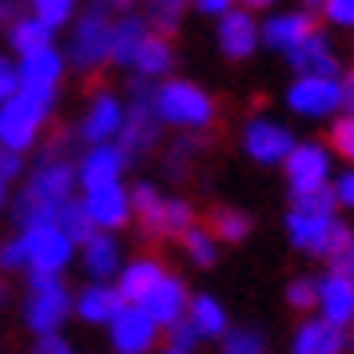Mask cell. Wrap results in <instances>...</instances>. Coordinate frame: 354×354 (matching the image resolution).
<instances>
[{"instance_id": "47", "label": "cell", "mask_w": 354, "mask_h": 354, "mask_svg": "<svg viewBox=\"0 0 354 354\" xmlns=\"http://www.w3.org/2000/svg\"><path fill=\"white\" fill-rule=\"evenodd\" d=\"M20 171V151H12L8 144H0V179H12Z\"/></svg>"}, {"instance_id": "53", "label": "cell", "mask_w": 354, "mask_h": 354, "mask_svg": "<svg viewBox=\"0 0 354 354\" xmlns=\"http://www.w3.org/2000/svg\"><path fill=\"white\" fill-rule=\"evenodd\" d=\"M306 8H322V0H303Z\"/></svg>"}, {"instance_id": "32", "label": "cell", "mask_w": 354, "mask_h": 354, "mask_svg": "<svg viewBox=\"0 0 354 354\" xmlns=\"http://www.w3.org/2000/svg\"><path fill=\"white\" fill-rule=\"evenodd\" d=\"M56 223L72 235V243L92 239V231H96V223H92L88 207H84V203H76V199H64V203H60V219H56Z\"/></svg>"}, {"instance_id": "33", "label": "cell", "mask_w": 354, "mask_h": 354, "mask_svg": "<svg viewBox=\"0 0 354 354\" xmlns=\"http://www.w3.org/2000/svg\"><path fill=\"white\" fill-rule=\"evenodd\" d=\"M183 247H187V255L199 263V267H211L215 263V255H219V243H215V235L211 231H203V227H187L183 231Z\"/></svg>"}, {"instance_id": "4", "label": "cell", "mask_w": 354, "mask_h": 354, "mask_svg": "<svg viewBox=\"0 0 354 354\" xmlns=\"http://www.w3.org/2000/svg\"><path fill=\"white\" fill-rule=\"evenodd\" d=\"M160 112H156V88L144 80L131 84V108L124 112V124H120V136H115V144H120V151L124 156H140V151H147V147L160 140Z\"/></svg>"}, {"instance_id": "20", "label": "cell", "mask_w": 354, "mask_h": 354, "mask_svg": "<svg viewBox=\"0 0 354 354\" xmlns=\"http://www.w3.org/2000/svg\"><path fill=\"white\" fill-rule=\"evenodd\" d=\"M120 124H124V104H120L112 92H100V96L92 100L88 115H84L80 136L88 144H112L115 136H120Z\"/></svg>"}, {"instance_id": "51", "label": "cell", "mask_w": 354, "mask_h": 354, "mask_svg": "<svg viewBox=\"0 0 354 354\" xmlns=\"http://www.w3.org/2000/svg\"><path fill=\"white\" fill-rule=\"evenodd\" d=\"M100 4H108V8H115V12H128L136 0H100Z\"/></svg>"}, {"instance_id": "7", "label": "cell", "mask_w": 354, "mask_h": 354, "mask_svg": "<svg viewBox=\"0 0 354 354\" xmlns=\"http://www.w3.org/2000/svg\"><path fill=\"white\" fill-rule=\"evenodd\" d=\"M28 287H32V299H28V326H32L36 335H52V330H60V322L72 315V295L64 290L60 283V274L52 271H32L28 279Z\"/></svg>"}, {"instance_id": "38", "label": "cell", "mask_w": 354, "mask_h": 354, "mask_svg": "<svg viewBox=\"0 0 354 354\" xmlns=\"http://www.w3.org/2000/svg\"><path fill=\"white\" fill-rule=\"evenodd\" d=\"M223 354H267V342H263L259 330H227Z\"/></svg>"}, {"instance_id": "52", "label": "cell", "mask_w": 354, "mask_h": 354, "mask_svg": "<svg viewBox=\"0 0 354 354\" xmlns=\"http://www.w3.org/2000/svg\"><path fill=\"white\" fill-rule=\"evenodd\" d=\"M243 8H267V4H274V0H239Z\"/></svg>"}, {"instance_id": "6", "label": "cell", "mask_w": 354, "mask_h": 354, "mask_svg": "<svg viewBox=\"0 0 354 354\" xmlns=\"http://www.w3.org/2000/svg\"><path fill=\"white\" fill-rule=\"evenodd\" d=\"M131 211L140 215V223H144L147 235H183V231L195 223L192 203H183V199H163L151 183H140V187L131 192Z\"/></svg>"}, {"instance_id": "43", "label": "cell", "mask_w": 354, "mask_h": 354, "mask_svg": "<svg viewBox=\"0 0 354 354\" xmlns=\"http://www.w3.org/2000/svg\"><path fill=\"white\" fill-rule=\"evenodd\" d=\"M330 192H335L338 207H351V211H354V163L335 179V183H330Z\"/></svg>"}, {"instance_id": "39", "label": "cell", "mask_w": 354, "mask_h": 354, "mask_svg": "<svg viewBox=\"0 0 354 354\" xmlns=\"http://www.w3.org/2000/svg\"><path fill=\"white\" fill-rule=\"evenodd\" d=\"M330 147H335L342 160L354 163V115L351 112L335 120V128H330Z\"/></svg>"}, {"instance_id": "3", "label": "cell", "mask_w": 354, "mask_h": 354, "mask_svg": "<svg viewBox=\"0 0 354 354\" xmlns=\"http://www.w3.org/2000/svg\"><path fill=\"white\" fill-rule=\"evenodd\" d=\"M156 112L171 128H207L215 120V104L192 80H167L156 88Z\"/></svg>"}, {"instance_id": "30", "label": "cell", "mask_w": 354, "mask_h": 354, "mask_svg": "<svg viewBox=\"0 0 354 354\" xmlns=\"http://www.w3.org/2000/svg\"><path fill=\"white\" fill-rule=\"evenodd\" d=\"M247 231H251V219L235 207H215L211 215V235L223 243H243L247 239Z\"/></svg>"}, {"instance_id": "17", "label": "cell", "mask_w": 354, "mask_h": 354, "mask_svg": "<svg viewBox=\"0 0 354 354\" xmlns=\"http://www.w3.org/2000/svg\"><path fill=\"white\" fill-rule=\"evenodd\" d=\"M351 346V335H346V326H338L330 319H310L303 322L295 338H290V354H342Z\"/></svg>"}, {"instance_id": "26", "label": "cell", "mask_w": 354, "mask_h": 354, "mask_svg": "<svg viewBox=\"0 0 354 354\" xmlns=\"http://www.w3.org/2000/svg\"><path fill=\"white\" fill-rule=\"evenodd\" d=\"M187 319H192V326L199 330V338H223L227 335V310H223V303L211 299V295L187 299Z\"/></svg>"}, {"instance_id": "29", "label": "cell", "mask_w": 354, "mask_h": 354, "mask_svg": "<svg viewBox=\"0 0 354 354\" xmlns=\"http://www.w3.org/2000/svg\"><path fill=\"white\" fill-rule=\"evenodd\" d=\"M147 36V24L140 17H124L120 24H112V44H108V56L115 64H131L136 60V48Z\"/></svg>"}, {"instance_id": "37", "label": "cell", "mask_w": 354, "mask_h": 354, "mask_svg": "<svg viewBox=\"0 0 354 354\" xmlns=\"http://www.w3.org/2000/svg\"><path fill=\"white\" fill-rule=\"evenodd\" d=\"M287 303L295 306V310H319V279H295V283H290L287 287Z\"/></svg>"}, {"instance_id": "8", "label": "cell", "mask_w": 354, "mask_h": 354, "mask_svg": "<svg viewBox=\"0 0 354 354\" xmlns=\"http://www.w3.org/2000/svg\"><path fill=\"white\" fill-rule=\"evenodd\" d=\"M287 108L306 120H326L342 108V80L338 76H319V72H299L287 88Z\"/></svg>"}, {"instance_id": "18", "label": "cell", "mask_w": 354, "mask_h": 354, "mask_svg": "<svg viewBox=\"0 0 354 354\" xmlns=\"http://www.w3.org/2000/svg\"><path fill=\"white\" fill-rule=\"evenodd\" d=\"M319 315L338 322V326H351L354 322V274L326 271V279H319Z\"/></svg>"}, {"instance_id": "22", "label": "cell", "mask_w": 354, "mask_h": 354, "mask_svg": "<svg viewBox=\"0 0 354 354\" xmlns=\"http://www.w3.org/2000/svg\"><path fill=\"white\" fill-rule=\"evenodd\" d=\"M124 163H128V156L120 151V144H92V151L80 160V183L84 192L88 187H100V183H115V179L124 176Z\"/></svg>"}, {"instance_id": "35", "label": "cell", "mask_w": 354, "mask_h": 354, "mask_svg": "<svg viewBox=\"0 0 354 354\" xmlns=\"http://www.w3.org/2000/svg\"><path fill=\"white\" fill-rule=\"evenodd\" d=\"M147 8V20L160 28V32H171L183 17V8H187V0H144Z\"/></svg>"}, {"instance_id": "40", "label": "cell", "mask_w": 354, "mask_h": 354, "mask_svg": "<svg viewBox=\"0 0 354 354\" xmlns=\"http://www.w3.org/2000/svg\"><path fill=\"white\" fill-rule=\"evenodd\" d=\"M322 12L335 28H354V0H322Z\"/></svg>"}, {"instance_id": "28", "label": "cell", "mask_w": 354, "mask_h": 354, "mask_svg": "<svg viewBox=\"0 0 354 354\" xmlns=\"http://www.w3.org/2000/svg\"><path fill=\"white\" fill-rule=\"evenodd\" d=\"M131 68L140 72V76H163L167 68H171V44L163 40V36L147 32L144 40H140V48H136V60H131Z\"/></svg>"}, {"instance_id": "45", "label": "cell", "mask_w": 354, "mask_h": 354, "mask_svg": "<svg viewBox=\"0 0 354 354\" xmlns=\"http://www.w3.org/2000/svg\"><path fill=\"white\" fill-rule=\"evenodd\" d=\"M187 156H195V144H192V140H179V144L171 147L167 171H171V176H183V171H187Z\"/></svg>"}, {"instance_id": "11", "label": "cell", "mask_w": 354, "mask_h": 354, "mask_svg": "<svg viewBox=\"0 0 354 354\" xmlns=\"http://www.w3.org/2000/svg\"><path fill=\"white\" fill-rule=\"evenodd\" d=\"M283 167H287L290 195H306V192H319V187H330V147L295 144L290 156L283 160Z\"/></svg>"}, {"instance_id": "5", "label": "cell", "mask_w": 354, "mask_h": 354, "mask_svg": "<svg viewBox=\"0 0 354 354\" xmlns=\"http://www.w3.org/2000/svg\"><path fill=\"white\" fill-rule=\"evenodd\" d=\"M44 115H48V100L32 96L24 88L17 96L0 100V144H8L12 151H28L44 128Z\"/></svg>"}, {"instance_id": "1", "label": "cell", "mask_w": 354, "mask_h": 354, "mask_svg": "<svg viewBox=\"0 0 354 354\" xmlns=\"http://www.w3.org/2000/svg\"><path fill=\"white\" fill-rule=\"evenodd\" d=\"M335 207H338V199L330 187L295 195V203L287 211V239L299 251H306V255H326V247H330V239L338 231Z\"/></svg>"}, {"instance_id": "31", "label": "cell", "mask_w": 354, "mask_h": 354, "mask_svg": "<svg viewBox=\"0 0 354 354\" xmlns=\"http://www.w3.org/2000/svg\"><path fill=\"white\" fill-rule=\"evenodd\" d=\"M44 44H52V28L40 17L12 20V48H17L20 56H24V52H32V48H44Z\"/></svg>"}, {"instance_id": "56", "label": "cell", "mask_w": 354, "mask_h": 354, "mask_svg": "<svg viewBox=\"0 0 354 354\" xmlns=\"http://www.w3.org/2000/svg\"><path fill=\"white\" fill-rule=\"evenodd\" d=\"M167 354H192V351H179V346H171V351H167Z\"/></svg>"}, {"instance_id": "19", "label": "cell", "mask_w": 354, "mask_h": 354, "mask_svg": "<svg viewBox=\"0 0 354 354\" xmlns=\"http://www.w3.org/2000/svg\"><path fill=\"white\" fill-rule=\"evenodd\" d=\"M140 306L156 319V326H171V322H179L187 315V287L179 279H171V274H163L160 283L140 299Z\"/></svg>"}, {"instance_id": "36", "label": "cell", "mask_w": 354, "mask_h": 354, "mask_svg": "<svg viewBox=\"0 0 354 354\" xmlns=\"http://www.w3.org/2000/svg\"><path fill=\"white\" fill-rule=\"evenodd\" d=\"M32 4V12L48 28H60V24H68L72 20V12H76V0H28Z\"/></svg>"}, {"instance_id": "2", "label": "cell", "mask_w": 354, "mask_h": 354, "mask_svg": "<svg viewBox=\"0 0 354 354\" xmlns=\"http://www.w3.org/2000/svg\"><path fill=\"white\" fill-rule=\"evenodd\" d=\"M72 187H76V167H68L60 160H48L28 179V192L20 195V203H17V219L24 227L56 223L60 219V203L72 199Z\"/></svg>"}, {"instance_id": "12", "label": "cell", "mask_w": 354, "mask_h": 354, "mask_svg": "<svg viewBox=\"0 0 354 354\" xmlns=\"http://www.w3.org/2000/svg\"><path fill=\"white\" fill-rule=\"evenodd\" d=\"M108 326H112V346L120 354H147L156 346V335H160L156 319L140 303H124Z\"/></svg>"}, {"instance_id": "46", "label": "cell", "mask_w": 354, "mask_h": 354, "mask_svg": "<svg viewBox=\"0 0 354 354\" xmlns=\"http://www.w3.org/2000/svg\"><path fill=\"white\" fill-rule=\"evenodd\" d=\"M32 354H76V351H72L64 338L52 330V335H40V342H36V351H32Z\"/></svg>"}, {"instance_id": "50", "label": "cell", "mask_w": 354, "mask_h": 354, "mask_svg": "<svg viewBox=\"0 0 354 354\" xmlns=\"http://www.w3.org/2000/svg\"><path fill=\"white\" fill-rule=\"evenodd\" d=\"M342 108L354 115V68L346 72V76H342Z\"/></svg>"}, {"instance_id": "42", "label": "cell", "mask_w": 354, "mask_h": 354, "mask_svg": "<svg viewBox=\"0 0 354 354\" xmlns=\"http://www.w3.org/2000/svg\"><path fill=\"white\" fill-rule=\"evenodd\" d=\"M0 267L4 271H17V267H28V251H24V239H12L0 247Z\"/></svg>"}, {"instance_id": "24", "label": "cell", "mask_w": 354, "mask_h": 354, "mask_svg": "<svg viewBox=\"0 0 354 354\" xmlns=\"http://www.w3.org/2000/svg\"><path fill=\"white\" fill-rule=\"evenodd\" d=\"M80 247H84V267L96 283H108L112 274H120V243L112 239V231L96 227L92 239H84Z\"/></svg>"}, {"instance_id": "9", "label": "cell", "mask_w": 354, "mask_h": 354, "mask_svg": "<svg viewBox=\"0 0 354 354\" xmlns=\"http://www.w3.org/2000/svg\"><path fill=\"white\" fill-rule=\"evenodd\" d=\"M24 251H28V271H52L60 274L72 259V235H68L60 223H36L24 227Z\"/></svg>"}, {"instance_id": "41", "label": "cell", "mask_w": 354, "mask_h": 354, "mask_svg": "<svg viewBox=\"0 0 354 354\" xmlns=\"http://www.w3.org/2000/svg\"><path fill=\"white\" fill-rule=\"evenodd\" d=\"M167 335H171V346H179V351H195V342H199V330L192 326L187 315H183L179 322H171V326H167Z\"/></svg>"}, {"instance_id": "49", "label": "cell", "mask_w": 354, "mask_h": 354, "mask_svg": "<svg viewBox=\"0 0 354 354\" xmlns=\"http://www.w3.org/2000/svg\"><path fill=\"white\" fill-rule=\"evenodd\" d=\"M28 0H0V24H12L20 20V8H24Z\"/></svg>"}, {"instance_id": "27", "label": "cell", "mask_w": 354, "mask_h": 354, "mask_svg": "<svg viewBox=\"0 0 354 354\" xmlns=\"http://www.w3.org/2000/svg\"><path fill=\"white\" fill-rule=\"evenodd\" d=\"M124 306V295L115 287H84V295L76 299V310H80L84 322H112V315Z\"/></svg>"}, {"instance_id": "15", "label": "cell", "mask_w": 354, "mask_h": 354, "mask_svg": "<svg viewBox=\"0 0 354 354\" xmlns=\"http://www.w3.org/2000/svg\"><path fill=\"white\" fill-rule=\"evenodd\" d=\"M84 207H88V215H92L96 227L115 231V227H124L131 219V192L120 187V179L115 183H100V187H88Z\"/></svg>"}, {"instance_id": "14", "label": "cell", "mask_w": 354, "mask_h": 354, "mask_svg": "<svg viewBox=\"0 0 354 354\" xmlns=\"http://www.w3.org/2000/svg\"><path fill=\"white\" fill-rule=\"evenodd\" d=\"M60 76H64V56L52 48V44L20 56V88H24V92H32V96L52 104V92H56Z\"/></svg>"}, {"instance_id": "48", "label": "cell", "mask_w": 354, "mask_h": 354, "mask_svg": "<svg viewBox=\"0 0 354 354\" xmlns=\"http://www.w3.org/2000/svg\"><path fill=\"white\" fill-rule=\"evenodd\" d=\"M231 4H235V0H195V8H199L203 17H223Z\"/></svg>"}, {"instance_id": "55", "label": "cell", "mask_w": 354, "mask_h": 354, "mask_svg": "<svg viewBox=\"0 0 354 354\" xmlns=\"http://www.w3.org/2000/svg\"><path fill=\"white\" fill-rule=\"evenodd\" d=\"M0 207H4V179H0Z\"/></svg>"}, {"instance_id": "44", "label": "cell", "mask_w": 354, "mask_h": 354, "mask_svg": "<svg viewBox=\"0 0 354 354\" xmlns=\"http://www.w3.org/2000/svg\"><path fill=\"white\" fill-rule=\"evenodd\" d=\"M17 92H20V68L12 64V60L0 56V100L17 96Z\"/></svg>"}, {"instance_id": "16", "label": "cell", "mask_w": 354, "mask_h": 354, "mask_svg": "<svg viewBox=\"0 0 354 354\" xmlns=\"http://www.w3.org/2000/svg\"><path fill=\"white\" fill-rule=\"evenodd\" d=\"M259 44H263V40H259V24H255V17H251V8H235V4H231L223 17H219V48H223V56L247 60Z\"/></svg>"}, {"instance_id": "57", "label": "cell", "mask_w": 354, "mask_h": 354, "mask_svg": "<svg viewBox=\"0 0 354 354\" xmlns=\"http://www.w3.org/2000/svg\"><path fill=\"white\" fill-rule=\"evenodd\" d=\"M351 351H354V322H351Z\"/></svg>"}, {"instance_id": "13", "label": "cell", "mask_w": 354, "mask_h": 354, "mask_svg": "<svg viewBox=\"0 0 354 354\" xmlns=\"http://www.w3.org/2000/svg\"><path fill=\"white\" fill-rule=\"evenodd\" d=\"M290 147H295L290 128L274 124L267 115H259V120H251V124L243 128V151L255 163H283L290 156Z\"/></svg>"}, {"instance_id": "21", "label": "cell", "mask_w": 354, "mask_h": 354, "mask_svg": "<svg viewBox=\"0 0 354 354\" xmlns=\"http://www.w3.org/2000/svg\"><path fill=\"white\" fill-rule=\"evenodd\" d=\"M287 64L295 72H319V76H338V56L330 48V40L315 28L310 36H303L295 48H287Z\"/></svg>"}, {"instance_id": "54", "label": "cell", "mask_w": 354, "mask_h": 354, "mask_svg": "<svg viewBox=\"0 0 354 354\" xmlns=\"http://www.w3.org/2000/svg\"><path fill=\"white\" fill-rule=\"evenodd\" d=\"M4 299H8V287H4V283H0V306H4Z\"/></svg>"}, {"instance_id": "25", "label": "cell", "mask_w": 354, "mask_h": 354, "mask_svg": "<svg viewBox=\"0 0 354 354\" xmlns=\"http://www.w3.org/2000/svg\"><path fill=\"white\" fill-rule=\"evenodd\" d=\"M163 279V267L156 263V259H140V263H131V267H124L120 271V283H115V290L124 295V303H140L147 290L156 287Z\"/></svg>"}, {"instance_id": "34", "label": "cell", "mask_w": 354, "mask_h": 354, "mask_svg": "<svg viewBox=\"0 0 354 354\" xmlns=\"http://www.w3.org/2000/svg\"><path fill=\"white\" fill-rule=\"evenodd\" d=\"M326 263H330V271L354 274V235L342 223H338L335 239H330V247H326Z\"/></svg>"}, {"instance_id": "23", "label": "cell", "mask_w": 354, "mask_h": 354, "mask_svg": "<svg viewBox=\"0 0 354 354\" xmlns=\"http://www.w3.org/2000/svg\"><path fill=\"white\" fill-rule=\"evenodd\" d=\"M310 32H315V20H310V8H303V12H279V17H271L259 28V40L274 52H287Z\"/></svg>"}, {"instance_id": "10", "label": "cell", "mask_w": 354, "mask_h": 354, "mask_svg": "<svg viewBox=\"0 0 354 354\" xmlns=\"http://www.w3.org/2000/svg\"><path fill=\"white\" fill-rule=\"evenodd\" d=\"M112 8L92 0V8L80 17L76 32H72V60L80 68H96L108 60V44H112Z\"/></svg>"}]
</instances>
